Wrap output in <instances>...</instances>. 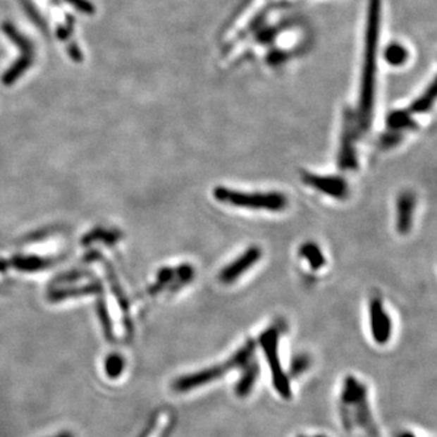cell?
<instances>
[{"mask_svg": "<svg viewBox=\"0 0 437 437\" xmlns=\"http://www.w3.org/2000/svg\"><path fill=\"white\" fill-rule=\"evenodd\" d=\"M297 437H329L326 433H299Z\"/></svg>", "mask_w": 437, "mask_h": 437, "instance_id": "d6986e66", "label": "cell"}, {"mask_svg": "<svg viewBox=\"0 0 437 437\" xmlns=\"http://www.w3.org/2000/svg\"><path fill=\"white\" fill-rule=\"evenodd\" d=\"M262 250L258 245H252L245 250L240 257H237L233 261L223 267L218 273V280L223 284L235 283L240 276L250 270L257 262L261 259Z\"/></svg>", "mask_w": 437, "mask_h": 437, "instance_id": "9c48e42d", "label": "cell"}, {"mask_svg": "<svg viewBox=\"0 0 437 437\" xmlns=\"http://www.w3.org/2000/svg\"><path fill=\"white\" fill-rule=\"evenodd\" d=\"M338 419L347 433L378 436V424L373 412L371 391L364 381L349 374L341 383L337 396Z\"/></svg>", "mask_w": 437, "mask_h": 437, "instance_id": "6da1fadb", "label": "cell"}, {"mask_svg": "<svg viewBox=\"0 0 437 437\" xmlns=\"http://www.w3.org/2000/svg\"><path fill=\"white\" fill-rule=\"evenodd\" d=\"M435 99H436V85L433 80L430 87L425 90L424 94L412 102V105L408 107V112L411 114L426 113L433 107Z\"/></svg>", "mask_w": 437, "mask_h": 437, "instance_id": "5bb4252c", "label": "cell"}, {"mask_svg": "<svg viewBox=\"0 0 437 437\" xmlns=\"http://www.w3.org/2000/svg\"><path fill=\"white\" fill-rule=\"evenodd\" d=\"M402 133L391 130L381 137V146L385 149H393L402 141Z\"/></svg>", "mask_w": 437, "mask_h": 437, "instance_id": "ac0fdd59", "label": "cell"}, {"mask_svg": "<svg viewBox=\"0 0 437 437\" xmlns=\"http://www.w3.org/2000/svg\"><path fill=\"white\" fill-rule=\"evenodd\" d=\"M259 344L261 346L270 369L273 390L281 398L290 400L293 398V386L288 371H285L281 361L280 331L275 327L267 328L259 338Z\"/></svg>", "mask_w": 437, "mask_h": 437, "instance_id": "5b68a950", "label": "cell"}, {"mask_svg": "<svg viewBox=\"0 0 437 437\" xmlns=\"http://www.w3.org/2000/svg\"><path fill=\"white\" fill-rule=\"evenodd\" d=\"M398 437H419L417 433H412V431H403L400 433Z\"/></svg>", "mask_w": 437, "mask_h": 437, "instance_id": "ffe728a7", "label": "cell"}, {"mask_svg": "<svg viewBox=\"0 0 437 437\" xmlns=\"http://www.w3.org/2000/svg\"><path fill=\"white\" fill-rule=\"evenodd\" d=\"M255 350H257L255 341L248 340L221 362L211 364L201 371H192L186 376H180L173 383V390L180 393H190L193 390H198L207 385L221 381L230 373L240 371L248 363L255 359Z\"/></svg>", "mask_w": 437, "mask_h": 437, "instance_id": "3957f363", "label": "cell"}, {"mask_svg": "<svg viewBox=\"0 0 437 437\" xmlns=\"http://www.w3.org/2000/svg\"><path fill=\"white\" fill-rule=\"evenodd\" d=\"M388 128L390 130L402 133L403 130H415L417 123L412 118L408 109H398L388 116Z\"/></svg>", "mask_w": 437, "mask_h": 437, "instance_id": "4fadbf2b", "label": "cell"}, {"mask_svg": "<svg viewBox=\"0 0 437 437\" xmlns=\"http://www.w3.org/2000/svg\"><path fill=\"white\" fill-rule=\"evenodd\" d=\"M55 437H73V435H70V433H61V435H59V436H55Z\"/></svg>", "mask_w": 437, "mask_h": 437, "instance_id": "44dd1931", "label": "cell"}, {"mask_svg": "<svg viewBox=\"0 0 437 437\" xmlns=\"http://www.w3.org/2000/svg\"><path fill=\"white\" fill-rule=\"evenodd\" d=\"M381 1L371 0L368 5L366 45L363 61L362 82L359 94V111L355 112L361 134L371 129L376 100V51L381 35Z\"/></svg>", "mask_w": 437, "mask_h": 437, "instance_id": "7a4b0ae2", "label": "cell"}, {"mask_svg": "<svg viewBox=\"0 0 437 437\" xmlns=\"http://www.w3.org/2000/svg\"><path fill=\"white\" fill-rule=\"evenodd\" d=\"M302 180L306 186L338 201H343L349 196V185L344 178L338 175H319L304 171Z\"/></svg>", "mask_w": 437, "mask_h": 437, "instance_id": "52a82bcc", "label": "cell"}, {"mask_svg": "<svg viewBox=\"0 0 437 437\" xmlns=\"http://www.w3.org/2000/svg\"><path fill=\"white\" fill-rule=\"evenodd\" d=\"M260 376V367L258 362L253 359L240 371V376L235 383V393L237 398H245L255 390Z\"/></svg>", "mask_w": 437, "mask_h": 437, "instance_id": "8fae6325", "label": "cell"}, {"mask_svg": "<svg viewBox=\"0 0 437 437\" xmlns=\"http://www.w3.org/2000/svg\"><path fill=\"white\" fill-rule=\"evenodd\" d=\"M310 366V359H307L304 355H299L297 357H294L293 362L290 364V378H297L302 376V373L307 371V368Z\"/></svg>", "mask_w": 437, "mask_h": 437, "instance_id": "e0dca14e", "label": "cell"}, {"mask_svg": "<svg viewBox=\"0 0 437 437\" xmlns=\"http://www.w3.org/2000/svg\"><path fill=\"white\" fill-rule=\"evenodd\" d=\"M299 255L305 260L309 266L314 270H321L326 265V258H324L322 250L315 242H305L304 245H300L299 248Z\"/></svg>", "mask_w": 437, "mask_h": 437, "instance_id": "7c38bea8", "label": "cell"}, {"mask_svg": "<svg viewBox=\"0 0 437 437\" xmlns=\"http://www.w3.org/2000/svg\"><path fill=\"white\" fill-rule=\"evenodd\" d=\"M384 59L389 65L402 66L408 60V50L401 44L391 43L385 49Z\"/></svg>", "mask_w": 437, "mask_h": 437, "instance_id": "9a60e30c", "label": "cell"}, {"mask_svg": "<svg viewBox=\"0 0 437 437\" xmlns=\"http://www.w3.org/2000/svg\"><path fill=\"white\" fill-rule=\"evenodd\" d=\"M415 196L411 191H403L396 199V230L400 235L410 233L414 218Z\"/></svg>", "mask_w": 437, "mask_h": 437, "instance_id": "30bf717a", "label": "cell"}, {"mask_svg": "<svg viewBox=\"0 0 437 437\" xmlns=\"http://www.w3.org/2000/svg\"><path fill=\"white\" fill-rule=\"evenodd\" d=\"M371 336L376 345L384 346L393 337V321L381 297H373L369 304Z\"/></svg>", "mask_w": 437, "mask_h": 437, "instance_id": "ba28073f", "label": "cell"}, {"mask_svg": "<svg viewBox=\"0 0 437 437\" xmlns=\"http://www.w3.org/2000/svg\"><path fill=\"white\" fill-rule=\"evenodd\" d=\"M359 133L356 116L352 109H347L344 114V124L341 131L340 146L338 152V166L341 171H355L359 166V158L356 151V141Z\"/></svg>", "mask_w": 437, "mask_h": 437, "instance_id": "8992f818", "label": "cell"}, {"mask_svg": "<svg viewBox=\"0 0 437 437\" xmlns=\"http://www.w3.org/2000/svg\"><path fill=\"white\" fill-rule=\"evenodd\" d=\"M106 373L109 378H117L124 368V361L119 355H111L106 361Z\"/></svg>", "mask_w": 437, "mask_h": 437, "instance_id": "2e32d148", "label": "cell"}, {"mask_svg": "<svg viewBox=\"0 0 437 437\" xmlns=\"http://www.w3.org/2000/svg\"><path fill=\"white\" fill-rule=\"evenodd\" d=\"M213 196L218 203L225 206L243 209L283 211L288 207V198L281 192H245L240 190L218 186Z\"/></svg>", "mask_w": 437, "mask_h": 437, "instance_id": "277c9868", "label": "cell"}]
</instances>
